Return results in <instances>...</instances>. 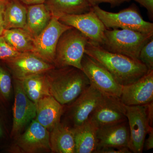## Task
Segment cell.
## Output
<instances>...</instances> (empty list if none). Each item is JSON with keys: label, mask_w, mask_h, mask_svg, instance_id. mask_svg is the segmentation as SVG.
<instances>
[{"label": "cell", "mask_w": 153, "mask_h": 153, "mask_svg": "<svg viewBox=\"0 0 153 153\" xmlns=\"http://www.w3.org/2000/svg\"><path fill=\"white\" fill-rule=\"evenodd\" d=\"M126 112L120 97L103 95L88 119L98 128L126 121Z\"/></svg>", "instance_id": "5bb4252c"}, {"label": "cell", "mask_w": 153, "mask_h": 153, "mask_svg": "<svg viewBox=\"0 0 153 153\" xmlns=\"http://www.w3.org/2000/svg\"><path fill=\"white\" fill-rule=\"evenodd\" d=\"M10 71L13 79L22 80L29 76L46 73L55 68L32 52H23L9 60L1 61Z\"/></svg>", "instance_id": "4fadbf2b"}, {"label": "cell", "mask_w": 153, "mask_h": 153, "mask_svg": "<svg viewBox=\"0 0 153 153\" xmlns=\"http://www.w3.org/2000/svg\"><path fill=\"white\" fill-rule=\"evenodd\" d=\"M75 141V153H95L97 146V128L89 119L71 128Z\"/></svg>", "instance_id": "d6986e66"}, {"label": "cell", "mask_w": 153, "mask_h": 153, "mask_svg": "<svg viewBox=\"0 0 153 153\" xmlns=\"http://www.w3.org/2000/svg\"><path fill=\"white\" fill-rule=\"evenodd\" d=\"M13 97V77L5 65L0 61V107L7 111Z\"/></svg>", "instance_id": "d4e9b609"}, {"label": "cell", "mask_w": 153, "mask_h": 153, "mask_svg": "<svg viewBox=\"0 0 153 153\" xmlns=\"http://www.w3.org/2000/svg\"><path fill=\"white\" fill-rule=\"evenodd\" d=\"M71 28V26L61 23L57 17H52L47 27L33 39L34 48L32 52L53 65L59 38L64 32Z\"/></svg>", "instance_id": "8fae6325"}, {"label": "cell", "mask_w": 153, "mask_h": 153, "mask_svg": "<svg viewBox=\"0 0 153 153\" xmlns=\"http://www.w3.org/2000/svg\"><path fill=\"white\" fill-rule=\"evenodd\" d=\"M58 19L64 25L79 30L89 42L101 47L103 46L105 40V32L107 29L91 8L85 13L65 15Z\"/></svg>", "instance_id": "7c38bea8"}, {"label": "cell", "mask_w": 153, "mask_h": 153, "mask_svg": "<svg viewBox=\"0 0 153 153\" xmlns=\"http://www.w3.org/2000/svg\"><path fill=\"white\" fill-rule=\"evenodd\" d=\"M147 10L149 15L153 18V0H134Z\"/></svg>", "instance_id": "1f68e13d"}, {"label": "cell", "mask_w": 153, "mask_h": 153, "mask_svg": "<svg viewBox=\"0 0 153 153\" xmlns=\"http://www.w3.org/2000/svg\"><path fill=\"white\" fill-rule=\"evenodd\" d=\"M7 114V111L0 107V141L6 140L10 136Z\"/></svg>", "instance_id": "83f0119b"}, {"label": "cell", "mask_w": 153, "mask_h": 153, "mask_svg": "<svg viewBox=\"0 0 153 153\" xmlns=\"http://www.w3.org/2000/svg\"><path fill=\"white\" fill-rule=\"evenodd\" d=\"M20 53L9 44L2 36H0V61L9 60Z\"/></svg>", "instance_id": "4316f807"}, {"label": "cell", "mask_w": 153, "mask_h": 153, "mask_svg": "<svg viewBox=\"0 0 153 153\" xmlns=\"http://www.w3.org/2000/svg\"><path fill=\"white\" fill-rule=\"evenodd\" d=\"M131 151L128 147H110L99 149L95 153H131Z\"/></svg>", "instance_id": "f1b7e54d"}, {"label": "cell", "mask_w": 153, "mask_h": 153, "mask_svg": "<svg viewBox=\"0 0 153 153\" xmlns=\"http://www.w3.org/2000/svg\"><path fill=\"white\" fill-rule=\"evenodd\" d=\"M21 81L26 95L36 104L39 100L50 95L45 73L29 76Z\"/></svg>", "instance_id": "603a6c76"}, {"label": "cell", "mask_w": 153, "mask_h": 153, "mask_svg": "<svg viewBox=\"0 0 153 153\" xmlns=\"http://www.w3.org/2000/svg\"><path fill=\"white\" fill-rule=\"evenodd\" d=\"M148 137L145 140L144 148L146 150H149L153 148V129L148 134Z\"/></svg>", "instance_id": "d6a6232c"}, {"label": "cell", "mask_w": 153, "mask_h": 153, "mask_svg": "<svg viewBox=\"0 0 153 153\" xmlns=\"http://www.w3.org/2000/svg\"><path fill=\"white\" fill-rule=\"evenodd\" d=\"M7 0L0 1V36H2L4 30V13Z\"/></svg>", "instance_id": "4dcf8cb0"}, {"label": "cell", "mask_w": 153, "mask_h": 153, "mask_svg": "<svg viewBox=\"0 0 153 153\" xmlns=\"http://www.w3.org/2000/svg\"><path fill=\"white\" fill-rule=\"evenodd\" d=\"M84 53L106 68L123 86L134 82L150 71L139 60L110 52L89 41Z\"/></svg>", "instance_id": "6da1fadb"}, {"label": "cell", "mask_w": 153, "mask_h": 153, "mask_svg": "<svg viewBox=\"0 0 153 153\" xmlns=\"http://www.w3.org/2000/svg\"><path fill=\"white\" fill-rule=\"evenodd\" d=\"M2 36L18 52L20 53L33 52V39L24 29H4Z\"/></svg>", "instance_id": "cb8c5ba5"}, {"label": "cell", "mask_w": 153, "mask_h": 153, "mask_svg": "<svg viewBox=\"0 0 153 153\" xmlns=\"http://www.w3.org/2000/svg\"><path fill=\"white\" fill-rule=\"evenodd\" d=\"M139 60L146 65L149 71L153 70V37L141 49Z\"/></svg>", "instance_id": "484cf974"}, {"label": "cell", "mask_w": 153, "mask_h": 153, "mask_svg": "<svg viewBox=\"0 0 153 153\" xmlns=\"http://www.w3.org/2000/svg\"><path fill=\"white\" fill-rule=\"evenodd\" d=\"M4 1V0H0V1Z\"/></svg>", "instance_id": "e575fe53"}, {"label": "cell", "mask_w": 153, "mask_h": 153, "mask_svg": "<svg viewBox=\"0 0 153 153\" xmlns=\"http://www.w3.org/2000/svg\"><path fill=\"white\" fill-rule=\"evenodd\" d=\"M97 137V146L96 152L104 148L128 147L130 132L127 121L98 128Z\"/></svg>", "instance_id": "2e32d148"}, {"label": "cell", "mask_w": 153, "mask_h": 153, "mask_svg": "<svg viewBox=\"0 0 153 153\" xmlns=\"http://www.w3.org/2000/svg\"><path fill=\"white\" fill-rule=\"evenodd\" d=\"M44 4L52 16L57 18L65 15L85 13L92 7L88 0H47Z\"/></svg>", "instance_id": "44dd1931"}, {"label": "cell", "mask_w": 153, "mask_h": 153, "mask_svg": "<svg viewBox=\"0 0 153 153\" xmlns=\"http://www.w3.org/2000/svg\"><path fill=\"white\" fill-rule=\"evenodd\" d=\"M27 22L24 29L34 39L47 27L52 15L44 3L27 5Z\"/></svg>", "instance_id": "ac0fdd59"}, {"label": "cell", "mask_w": 153, "mask_h": 153, "mask_svg": "<svg viewBox=\"0 0 153 153\" xmlns=\"http://www.w3.org/2000/svg\"><path fill=\"white\" fill-rule=\"evenodd\" d=\"M103 95L93 86L89 85L73 101L64 105L61 122L71 128L81 125L89 118Z\"/></svg>", "instance_id": "8992f818"}, {"label": "cell", "mask_w": 153, "mask_h": 153, "mask_svg": "<svg viewBox=\"0 0 153 153\" xmlns=\"http://www.w3.org/2000/svg\"><path fill=\"white\" fill-rule=\"evenodd\" d=\"M91 9L106 29L121 28L153 34V23L145 21L134 6H131L117 13L104 10L99 5L93 6Z\"/></svg>", "instance_id": "5b68a950"}, {"label": "cell", "mask_w": 153, "mask_h": 153, "mask_svg": "<svg viewBox=\"0 0 153 153\" xmlns=\"http://www.w3.org/2000/svg\"><path fill=\"white\" fill-rule=\"evenodd\" d=\"M26 5L44 4L47 0H20Z\"/></svg>", "instance_id": "836d02e7"}, {"label": "cell", "mask_w": 153, "mask_h": 153, "mask_svg": "<svg viewBox=\"0 0 153 153\" xmlns=\"http://www.w3.org/2000/svg\"><path fill=\"white\" fill-rule=\"evenodd\" d=\"M35 119L49 131L61 121L64 105L51 95L39 100L36 103Z\"/></svg>", "instance_id": "e0dca14e"}, {"label": "cell", "mask_w": 153, "mask_h": 153, "mask_svg": "<svg viewBox=\"0 0 153 153\" xmlns=\"http://www.w3.org/2000/svg\"><path fill=\"white\" fill-rule=\"evenodd\" d=\"M88 40L73 27L60 36L56 47L53 65L55 68L73 66L82 70L81 61Z\"/></svg>", "instance_id": "277c9868"}, {"label": "cell", "mask_w": 153, "mask_h": 153, "mask_svg": "<svg viewBox=\"0 0 153 153\" xmlns=\"http://www.w3.org/2000/svg\"><path fill=\"white\" fill-rule=\"evenodd\" d=\"M50 131L35 119L14 139L7 151L10 153H36L51 152Z\"/></svg>", "instance_id": "52a82bcc"}, {"label": "cell", "mask_w": 153, "mask_h": 153, "mask_svg": "<svg viewBox=\"0 0 153 153\" xmlns=\"http://www.w3.org/2000/svg\"><path fill=\"white\" fill-rule=\"evenodd\" d=\"M45 74L50 95L63 105L73 101L90 85L84 72L73 66L55 67Z\"/></svg>", "instance_id": "7a4b0ae2"}, {"label": "cell", "mask_w": 153, "mask_h": 153, "mask_svg": "<svg viewBox=\"0 0 153 153\" xmlns=\"http://www.w3.org/2000/svg\"><path fill=\"white\" fill-rule=\"evenodd\" d=\"M91 7L98 5L102 3H107L110 4L111 7H116L125 2L129 1L130 0H88Z\"/></svg>", "instance_id": "f546056e"}, {"label": "cell", "mask_w": 153, "mask_h": 153, "mask_svg": "<svg viewBox=\"0 0 153 153\" xmlns=\"http://www.w3.org/2000/svg\"><path fill=\"white\" fill-rule=\"evenodd\" d=\"M125 107L130 132L128 148L132 153H142L146 137L153 129L148 117L147 105H125Z\"/></svg>", "instance_id": "ba28073f"}, {"label": "cell", "mask_w": 153, "mask_h": 153, "mask_svg": "<svg viewBox=\"0 0 153 153\" xmlns=\"http://www.w3.org/2000/svg\"><path fill=\"white\" fill-rule=\"evenodd\" d=\"M81 66L91 85L103 95L120 98L123 85L104 67L85 54L81 61Z\"/></svg>", "instance_id": "30bf717a"}, {"label": "cell", "mask_w": 153, "mask_h": 153, "mask_svg": "<svg viewBox=\"0 0 153 153\" xmlns=\"http://www.w3.org/2000/svg\"><path fill=\"white\" fill-rule=\"evenodd\" d=\"M25 5L20 0H7L4 13V29L25 28L27 12Z\"/></svg>", "instance_id": "7402d4cb"}, {"label": "cell", "mask_w": 153, "mask_h": 153, "mask_svg": "<svg viewBox=\"0 0 153 153\" xmlns=\"http://www.w3.org/2000/svg\"><path fill=\"white\" fill-rule=\"evenodd\" d=\"M105 35V49L137 60L141 49L153 37V34L126 29H107Z\"/></svg>", "instance_id": "3957f363"}, {"label": "cell", "mask_w": 153, "mask_h": 153, "mask_svg": "<svg viewBox=\"0 0 153 153\" xmlns=\"http://www.w3.org/2000/svg\"><path fill=\"white\" fill-rule=\"evenodd\" d=\"M120 100L128 106L146 105L153 102V70L129 85L123 86Z\"/></svg>", "instance_id": "9a60e30c"}, {"label": "cell", "mask_w": 153, "mask_h": 153, "mask_svg": "<svg viewBox=\"0 0 153 153\" xmlns=\"http://www.w3.org/2000/svg\"><path fill=\"white\" fill-rule=\"evenodd\" d=\"M49 143L51 152L75 153V141L72 129L61 121L50 131Z\"/></svg>", "instance_id": "ffe728a7"}, {"label": "cell", "mask_w": 153, "mask_h": 153, "mask_svg": "<svg viewBox=\"0 0 153 153\" xmlns=\"http://www.w3.org/2000/svg\"><path fill=\"white\" fill-rule=\"evenodd\" d=\"M13 84L14 101L13 124L10 137L14 139L36 118V105L26 95L21 80L13 79Z\"/></svg>", "instance_id": "9c48e42d"}]
</instances>
